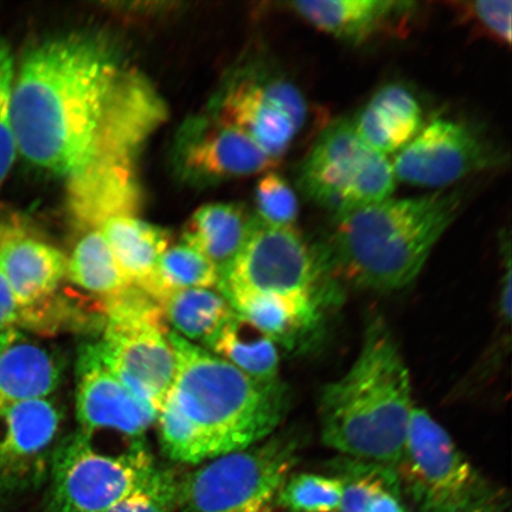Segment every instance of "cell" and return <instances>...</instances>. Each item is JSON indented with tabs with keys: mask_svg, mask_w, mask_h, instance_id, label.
<instances>
[{
	"mask_svg": "<svg viewBox=\"0 0 512 512\" xmlns=\"http://www.w3.org/2000/svg\"><path fill=\"white\" fill-rule=\"evenodd\" d=\"M121 70L114 49L93 35L49 38L31 49L11 89L17 151L37 168L73 175L91 155Z\"/></svg>",
	"mask_w": 512,
	"mask_h": 512,
	"instance_id": "6da1fadb",
	"label": "cell"
},
{
	"mask_svg": "<svg viewBox=\"0 0 512 512\" xmlns=\"http://www.w3.org/2000/svg\"><path fill=\"white\" fill-rule=\"evenodd\" d=\"M414 408L398 344L386 323L371 320L354 364L320 394L324 444L352 459L395 467Z\"/></svg>",
	"mask_w": 512,
	"mask_h": 512,
	"instance_id": "7a4b0ae2",
	"label": "cell"
},
{
	"mask_svg": "<svg viewBox=\"0 0 512 512\" xmlns=\"http://www.w3.org/2000/svg\"><path fill=\"white\" fill-rule=\"evenodd\" d=\"M462 203L458 191H437L387 198L345 215L319 247L326 270L367 290H402L418 278Z\"/></svg>",
	"mask_w": 512,
	"mask_h": 512,
	"instance_id": "3957f363",
	"label": "cell"
},
{
	"mask_svg": "<svg viewBox=\"0 0 512 512\" xmlns=\"http://www.w3.org/2000/svg\"><path fill=\"white\" fill-rule=\"evenodd\" d=\"M176 376L169 396L194 428L204 462L272 437L287 409L284 383L264 384L169 331Z\"/></svg>",
	"mask_w": 512,
	"mask_h": 512,
	"instance_id": "277c9868",
	"label": "cell"
},
{
	"mask_svg": "<svg viewBox=\"0 0 512 512\" xmlns=\"http://www.w3.org/2000/svg\"><path fill=\"white\" fill-rule=\"evenodd\" d=\"M156 466L145 440L112 453L78 430L57 441L44 507L46 512H107L139 488Z\"/></svg>",
	"mask_w": 512,
	"mask_h": 512,
	"instance_id": "5b68a950",
	"label": "cell"
},
{
	"mask_svg": "<svg viewBox=\"0 0 512 512\" xmlns=\"http://www.w3.org/2000/svg\"><path fill=\"white\" fill-rule=\"evenodd\" d=\"M303 194L341 219L393 195L392 162L358 138L351 120L335 121L320 134L298 172Z\"/></svg>",
	"mask_w": 512,
	"mask_h": 512,
	"instance_id": "8992f818",
	"label": "cell"
},
{
	"mask_svg": "<svg viewBox=\"0 0 512 512\" xmlns=\"http://www.w3.org/2000/svg\"><path fill=\"white\" fill-rule=\"evenodd\" d=\"M296 435H272L185 475L181 512H259L274 502L298 460Z\"/></svg>",
	"mask_w": 512,
	"mask_h": 512,
	"instance_id": "52a82bcc",
	"label": "cell"
},
{
	"mask_svg": "<svg viewBox=\"0 0 512 512\" xmlns=\"http://www.w3.org/2000/svg\"><path fill=\"white\" fill-rule=\"evenodd\" d=\"M395 471L401 490L420 512L451 511L491 486L445 428L418 407L414 408Z\"/></svg>",
	"mask_w": 512,
	"mask_h": 512,
	"instance_id": "ba28073f",
	"label": "cell"
},
{
	"mask_svg": "<svg viewBox=\"0 0 512 512\" xmlns=\"http://www.w3.org/2000/svg\"><path fill=\"white\" fill-rule=\"evenodd\" d=\"M324 271L319 248L310 246L297 229L267 226L256 219L217 290L228 300L258 293L316 296Z\"/></svg>",
	"mask_w": 512,
	"mask_h": 512,
	"instance_id": "9c48e42d",
	"label": "cell"
},
{
	"mask_svg": "<svg viewBox=\"0 0 512 512\" xmlns=\"http://www.w3.org/2000/svg\"><path fill=\"white\" fill-rule=\"evenodd\" d=\"M0 266L19 312V330L55 334L67 258L16 222H0Z\"/></svg>",
	"mask_w": 512,
	"mask_h": 512,
	"instance_id": "30bf717a",
	"label": "cell"
},
{
	"mask_svg": "<svg viewBox=\"0 0 512 512\" xmlns=\"http://www.w3.org/2000/svg\"><path fill=\"white\" fill-rule=\"evenodd\" d=\"M502 152L470 125L438 118L422 128L392 162L396 181L445 188L502 164Z\"/></svg>",
	"mask_w": 512,
	"mask_h": 512,
	"instance_id": "8fae6325",
	"label": "cell"
},
{
	"mask_svg": "<svg viewBox=\"0 0 512 512\" xmlns=\"http://www.w3.org/2000/svg\"><path fill=\"white\" fill-rule=\"evenodd\" d=\"M166 115L164 101L150 81L134 70H121L102 114L91 155L82 166L137 174L139 152Z\"/></svg>",
	"mask_w": 512,
	"mask_h": 512,
	"instance_id": "7c38bea8",
	"label": "cell"
},
{
	"mask_svg": "<svg viewBox=\"0 0 512 512\" xmlns=\"http://www.w3.org/2000/svg\"><path fill=\"white\" fill-rule=\"evenodd\" d=\"M164 324L105 319L102 358L128 392L159 413L176 376V358Z\"/></svg>",
	"mask_w": 512,
	"mask_h": 512,
	"instance_id": "4fadbf2b",
	"label": "cell"
},
{
	"mask_svg": "<svg viewBox=\"0 0 512 512\" xmlns=\"http://www.w3.org/2000/svg\"><path fill=\"white\" fill-rule=\"evenodd\" d=\"M217 121L234 128L275 159L288 150L307 119V102L281 79L242 80L223 96Z\"/></svg>",
	"mask_w": 512,
	"mask_h": 512,
	"instance_id": "5bb4252c",
	"label": "cell"
},
{
	"mask_svg": "<svg viewBox=\"0 0 512 512\" xmlns=\"http://www.w3.org/2000/svg\"><path fill=\"white\" fill-rule=\"evenodd\" d=\"M62 419L61 407L49 398L0 411V496L25 494L46 482Z\"/></svg>",
	"mask_w": 512,
	"mask_h": 512,
	"instance_id": "9a60e30c",
	"label": "cell"
},
{
	"mask_svg": "<svg viewBox=\"0 0 512 512\" xmlns=\"http://www.w3.org/2000/svg\"><path fill=\"white\" fill-rule=\"evenodd\" d=\"M75 370V408L80 431L145 439L158 413L128 392L108 368L98 342L81 345Z\"/></svg>",
	"mask_w": 512,
	"mask_h": 512,
	"instance_id": "2e32d148",
	"label": "cell"
},
{
	"mask_svg": "<svg viewBox=\"0 0 512 512\" xmlns=\"http://www.w3.org/2000/svg\"><path fill=\"white\" fill-rule=\"evenodd\" d=\"M177 160L192 181H221L258 174L278 165L245 134L216 123L190 121L178 140Z\"/></svg>",
	"mask_w": 512,
	"mask_h": 512,
	"instance_id": "e0dca14e",
	"label": "cell"
},
{
	"mask_svg": "<svg viewBox=\"0 0 512 512\" xmlns=\"http://www.w3.org/2000/svg\"><path fill=\"white\" fill-rule=\"evenodd\" d=\"M287 6L312 27L354 46L405 30L416 11V3L405 0H310Z\"/></svg>",
	"mask_w": 512,
	"mask_h": 512,
	"instance_id": "ac0fdd59",
	"label": "cell"
},
{
	"mask_svg": "<svg viewBox=\"0 0 512 512\" xmlns=\"http://www.w3.org/2000/svg\"><path fill=\"white\" fill-rule=\"evenodd\" d=\"M60 352L21 332L0 355V411L25 401L48 399L64 376Z\"/></svg>",
	"mask_w": 512,
	"mask_h": 512,
	"instance_id": "d6986e66",
	"label": "cell"
},
{
	"mask_svg": "<svg viewBox=\"0 0 512 512\" xmlns=\"http://www.w3.org/2000/svg\"><path fill=\"white\" fill-rule=\"evenodd\" d=\"M351 124L364 144L387 156L405 149L418 136L424 114L412 92L392 83L379 89Z\"/></svg>",
	"mask_w": 512,
	"mask_h": 512,
	"instance_id": "ffe728a7",
	"label": "cell"
},
{
	"mask_svg": "<svg viewBox=\"0 0 512 512\" xmlns=\"http://www.w3.org/2000/svg\"><path fill=\"white\" fill-rule=\"evenodd\" d=\"M99 230L127 280L163 304L157 270L160 258L169 248V233L136 216L117 217L102 224Z\"/></svg>",
	"mask_w": 512,
	"mask_h": 512,
	"instance_id": "44dd1931",
	"label": "cell"
},
{
	"mask_svg": "<svg viewBox=\"0 0 512 512\" xmlns=\"http://www.w3.org/2000/svg\"><path fill=\"white\" fill-rule=\"evenodd\" d=\"M229 302L240 316L287 350L298 348L319 323L316 296L258 293Z\"/></svg>",
	"mask_w": 512,
	"mask_h": 512,
	"instance_id": "7402d4cb",
	"label": "cell"
},
{
	"mask_svg": "<svg viewBox=\"0 0 512 512\" xmlns=\"http://www.w3.org/2000/svg\"><path fill=\"white\" fill-rule=\"evenodd\" d=\"M255 221L235 204H208L192 215L183 242L215 266L220 286L251 234Z\"/></svg>",
	"mask_w": 512,
	"mask_h": 512,
	"instance_id": "603a6c76",
	"label": "cell"
},
{
	"mask_svg": "<svg viewBox=\"0 0 512 512\" xmlns=\"http://www.w3.org/2000/svg\"><path fill=\"white\" fill-rule=\"evenodd\" d=\"M163 312L174 334L209 350L234 309L219 290L188 288L170 293L164 300Z\"/></svg>",
	"mask_w": 512,
	"mask_h": 512,
	"instance_id": "cb8c5ba5",
	"label": "cell"
},
{
	"mask_svg": "<svg viewBox=\"0 0 512 512\" xmlns=\"http://www.w3.org/2000/svg\"><path fill=\"white\" fill-rule=\"evenodd\" d=\"M209 349L256 382L280 381L278 345L235 310Z\"/></svg>",
	"mask_w": 512,
	"mask_h": 512,
	"instance_id": "d4e9b609",
	"label": "cell"
},
{
	"mask_svg": "<svg viewBox=\"0 0 512 512\" xmlns=\"http://www.w3.org/2000/svg\"><path fill=\"white\" fill-rule=\"evenodd\" d=\"M67 278L100 302L132 285L99 229L87 232L76 243L67 259Z\"/></svg>",
	"mask_w": 512,
	"mask_h": 512,
	"instance_id": "484cf974",
	"label": "cell"
},
{
	"mask_svg": "<svg viewBox=\"0 0 512 512\" xmlns=\"http://www.w3.org/2000/svg\"><path fill=\"white\" fill-rule=\"evenodd\" d=\"M336 477L341 479L343 492L336 512H366L374 497L386 490H400L395 467L343 459L335 464Z\"/></svg>",
	"mask_w": 512,
	"mask_h": 512,
	"instance_id": "4316f807",
	"label": "cell"
},
{
	"mask_svg": "<svg viewBox=\"0 0 512 512\" xmlns=\"http://www.w3.org/2000/svg\"><path fill=\"white\" fill-rule=\"evenodd\" d=\"M157 279L163 303L175 291L219 286L215 266L184 242L166 249L159 261Z\"/></svg>",
	"mask_w": 512,
	"mask_h": 512,
	"instance_id": "83f0119b",
	"label": "cell"
},
{
	"mask_svg": "<svg viewBox=\"0 0 512 512\" xmlns=\"http://www.w3.org/2000/svg\"><path fill=\"white\" fill-rule=\"evenodd\" d=\"M343 484L336 476L298 473L288 476L278 492V507L287 512H336Z\"/></svg>",
	"mask_w": 512,
	"mask_h": 512,
	"instance_id": "f1b7e54d",
	"label": "cell"
},
{
	"mask_svg": "<svg viewBox=\"0 0 512 512\" xmlns=\"http://www.w3.org/2000/svg\"><path fill=\"white\" fill-rule=\"evenodd\" d=\"M184 478L176 467L157 465L139 488L107 512H175L181 505Z\"/></svg>",
	"mask_w": 512,
	"mask_h": 512,
	"instance_id": "f546056e",
	"label": "cell"
},
{
	"mask_svg": "<svg viewBox=\"0 0 512 512\" xmlns=\"http://www.w3.org/2000/svg\"><path fill=\"white\" fill-rule=\"evenodd\" d=\"M259 221L267 226L293 228L298 220L299 203L291 185L277 172L268 171L256 187Z\"/></svg>",
	"mask_w": 512,
	"mask_h": 512,
	"instance_id": "4dcf8cb0",
	"label": "cell"
},
{
	"mask_svg": "<svg viewBox=\"0 0 512 512\" xmlns=\"http://www.w3.org/2000/svg\"><path fill=\"white\" fill-rule=\"evenodd\" d=\"M465 23L484 32L495 41L510 46L511 12L510 0H480V2L452 3Z\"/></svg>",
	"mask_w": 512,
	"mask_h": 512,
	"instance_id": "1f68e13d",
	"label": "cell"
},
{
	"mask_svg": "<svg viewBox=\"0 0 512 512\" xmlns=\"http://www.w3.org/2000/svg\"><path fill=\"white\" fill-rule=\"evenodd\" d=\"M15 78L14 57L8 44L0 38V185L15 163L17 147L10 119L12 82Z\"/></svg>",
	"mask_w": 512,
	"mask_h": 512,
	"instance_id": "d6a6232c",
	"label": "cell"
},
{
	"mask_svg": "<svg viewBox=\"0 0 512 512\" xmlns=\"http://www.w3.org/2000/svg\"><path fill=\"white\" fill-rule=\"evenodd\" d=\"M19 330V312L14 293L0 266V332Z\"/></svg>",
	"mask_w": 512,
	"mask_h": 512,
	"instance_id": "836d02e7",
	"label": "cell"
},
{
	"mask_svg": "<svg viewBox=\"0 0 512 512\" xmlns=\"http://www.w3.org/2000/svg\"><path fill=\"white\" fill-rule=\"evenodd\" d=\"M448 512H509V510L501 492L490 486L482 494Z\"/></svg>",
	"mask_w": 512,
	"mask_h": 512,
	"instance_id": "e575fe53",
	"label": "cell"
},
{
	"mask_svg": "<svg viewBox=\"0 0 512 512\" xmlns=\"http://www.w3.org/2000/svg\"><path fill=\"white\" fill-rule=\"evenodd\" d=\"M505 267L507 271L503 274L501 292H499V313L504 320L505 324H510L511 320V307H512V290H511V259H510V245L505 254Z\"/></svg>",
	"mask_w": 512,
	"mask_h": 512,
	"instance_id": "d590c367",
	"label": "cell"
},
{
	"mask_svg": "<svg viewBox=\"0 0 512 512\" xmlns=\"http://www.w3.org/2000/svg\"><path fill=\"white\" fill-rule=\"evenodd\" d=\"M400 490H386L374 497L366 512H407L400 501Z\"/></svg>",
	"mask_w": 512,
	"mask_h": 512,
	"instance_id": "8d00e7d4",
	"label": "cell"
},
{
	"mask_svg": "<svg viewBox=\"0 0 512 512\" xmlns=\"http://www.w3.org/2000/svg\"><path fill=\"white\" fill-rule=\"evenodd\" d=\"M21 330H9L0 332V355L2 352L9 347V345L15 341V339L21 335Z\"/></svg>",
	"mask_w": 512,
	"mask_h": 512,
	"instance_id": "74e56055",
	"label": "cell"
},
{
	"mask_svg": "<svg viewBox=\"0 0 512 512\" xmlns=\"http://www.w3.org/2000/svg\"><path fill=\"white\" fill-rule=\"evenodd\" d=\"M259 512H287V511H285V510H283V509H281V508H279V507H278V508H275V507H273V505L271 504V505H268V507H266L265 509H262V510H261V511H259Z\"/></svg>",
	"mask_w": 512,
	"mask_h": 512,
	"instance_id": "f35d334b",
	"label": "cell"
}]
</instances>
